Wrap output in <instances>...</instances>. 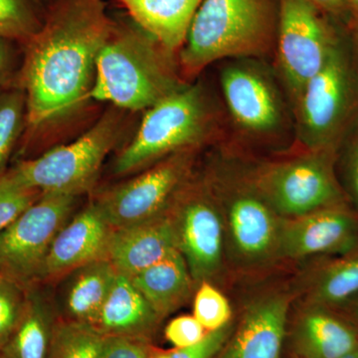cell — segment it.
I'll return each instance as SVG.
<instances>
[{
  "instance_id": "obj_1",
  "label": "cell",
  "mask_w": 358,
  "mask_h": 358,
  "mask_svg": "<svg viewBox=\"0 0 358 358\" xmlns=\"http://www.w3.org/2000/svg\"><path fill=\"white\" fill-rule=\"evenodd\" d=\"M103 0H55L24 44L17 85L27 100V128L62 121L90 99L99 52L115 28Z\"/></svg>"
},
{
  "instance_id": "obj_2",
  "label": "cell",
  "mask_w": 358,
  "mask_h": 358,
  "mask_svg": "<svg viewBox=\"0 0 358 358\" xmlns=\"http://www.w3.org/2000/svg\"><path fill=\"white\" fill-rule=\"evenodd\" d=\"M169 55L136 23L115 25L96 57L90 99L131 112L150 109L183 86Z\"/></svg>"
},
{
  "instance_id": "obj_3",
  "label": "cell",
  "mask_w": 358,
  "mask_h": 358,
  "mask_svg": "<svg viewBox=\"0 0 358 358\" xmlns=\"http://www.w3.org/2000/svg\"><path fill=\"white\" fill-rule=\"evenodd\" d=\"M271 0H202L179 50L186 76L215 61L267 51L274 33Z\"/></svg>"
},
{
  "instance_id": "obj_4",
  "label": "cell",
  "mask_w": 358,
  "mask_h": 358,
  "mask_svg": "<svg viewBox=\"0 0 358 358\" xmlns=\"http://www.w3.org/2000/svg\"><path fill=\"white\" fill-rule=\"evenodd\" d=\"M119 112L106 113L80 138L34 159H20L4 171L13 185L53 194L80 196L95 185L103 160L119 141Z\"/></svg>"
},
{
  "instance_id": "obj_5",
  "label": "cell",
  "mask_w": 358,
  "mask_h": 358,
  "mask_svg": "<svg viewBox=\"0 0 358 358\" xmlns=\"http://www.w3.org/2000/svg\"><path fill=\"white\" fill-rule=\"evenodd\" d=\"M207 124L208 114L199 87H181L147 110L136 136L115 159V173H134L193 147L204 138Z\"/></svg>"
},
{
  "instance_id": "obj_6",
  "label": "cell",
  "mask_w": 358,
  "mask_h": 358,
  "mask_svg": "<svg viewBox=\"0 0 358 358\" xmlns=\"http://www.w3.org/2000/svg\"><path fill=\"white\" fill-rule=\"evenodd\" d=\"M76 200L45 193L0 233V275L25 289L42 282L49 250L70 220Z\"/></svg>"
},
{
  "instance_id": "obj_7",
  "label": "cell",
  "mask_w": 358,
  "mask_h": 358,
  "mask_svg": "<svg viewBox=\"0 0 358 358\" xmlns=\"http://www.w3.org/2000/svg\"><path fill=\"white\" fill-rule=\"evenodd\" d=\"M278 21L280 67L298 101L338 43L320 9L310 0H280Z\"/></svg>"
},
{
  "instance_id": "obj_8",
  "label": "cell",
  "mask_w": 358,
  "mask_h": 358,
  "mask_svg": "<svg viewBox=\"0 0 358 358\" xmlns=\"http://www.w3.org/2000/svg\"><path fill=\"white\" fill-rule=\"evenodd\" d=\"M352 79L345 52L336 44L296 101L303 136L310 147L327 145L343 126L352 106Z\"/></svg>"
},
{
  "instance_id": "obj_9",
  "label": "cell",
  "mask_w": 358,
  "mask_h": 358,
  "mask_svg": "<svg viewBox=\"0 0 358 358\" xmlns=\"http://www.w3.org/2000/svg\"><path fill=\"white\" fill-rule=\"evenodd\" d=\"M185 155L176 154L141 176L103 193L96 200L113 229L162 214L186 174Z\"/></svg>"
},
{
  "instance_id": "obj_10",
  "label": "cell",
  "mask_w": 358,
  "mask_h": 358,
  "mask_svg": "<svg viewBox=\"0 0 358 358\" xmlns=\"http://www.w3.org/2000/svg\"><path fill=\"white\" fill-rule=\"evenodd\" d=\"M267 199L287 215H307L338 199L333 176L319 159H303L270 169L261 180Z\"/></svg>"
},
{
  "instance_id": "obj_11",
  "label": "cell",
  "mask_w": 358,
  "mask_h": 358,
  "mask_svg": "<svg viewBox=\"0 0 358 358\" xmlns=\"http://www.w3.org/2000/svg\"><path fill=\"white\" fill-rule=\"evenodd\" d=\"M113 231L96 202L90 203L59 231L45 261L42 282L61 279L74 268L108 259Z\"/></svg>"
},
{
  "instance_id": "obj_12",
  "label": "cell",
  "mask_w": 358,
  "mask_h": 358,
  "mask_svg": "<svg viewBox=\"0 0 358 358\" xmlns=\"http://www.w3.org/2000/svg\"><path fill=\"white\" fill-rule=\"evenodd\" d=\"M178 249L173 219L162 215L113 231L108 260L120 274L133 277Z\"/></svg>"
},
{
  "instance_id": "obj_13",
  "label": "cell",
  "mask_w": 358,
  "mask_h": 358,
  "mask_svg": "<svg viewBox=\"0 0 358 358\" xmlns=\"http://www.w3.org/2000/svg\"><path fill=\"white\" fill-rule=\"evenodd\" d=\"M357 239V224L350 214L324 208L285 225L280 246L285 255L298 258L319 253H345Z\"/></svg>"
},
{
  "instance_id": "obj_14",
  "label": "cell",
  "mask_w": 358,
  "mask_h": 358,
  "mask_svg": "<svg viewBox=\"0 0 358 358\" xmlns=\"http://www.w3.org/2000/svg\"><path fill=\"white\" fill-rule=\"evenodd\" d=\"M178 250L193 281L204 282L217 270L222 255V227L216 211L203 200L182 205L173 220Z\"/></svg>"
},
{
  "instance_id": "obj_15",
  "label": "cell",
  "mask_w": 358,
  "mask_h": 358,
  "mask_svg": "<svg viewBox=\"0 0 358 358\" xmlns=\"http://www.w3.org/2000/svg\"><path fill=\"white\" fill-rule=\"evenodd\" d=\"M224 98L238 124L252 131L277 126L280 109L270 85L254 71L230 67L221 77Z\"/></svg>"
},
{
  "instance_id": "obj_16",
  "label": "cell",
  "mask_w": 358,
  "mask_h": 358,
  "mask_svg": "<svg viewBox=\"0 0 358 358\" xmlns=\"http://www.w3.org/2000/svg\"><path fill=\"white\" fill-rule=\"evenodd\" d=\"M117 272L108 259L74 268L61 278L57 298L61 319L94 326Z\"/></svg>"
},
{
  "instance_id": "obj_17",
  "label": "cell",
  "mask_w": 358,
  "mask_h": 358,
  "mask_svg": "<svg viewBox=\"0 0 358 358\" xmlns=\"http://www.w3.org/2000/svg\"><path fill=\"white\" fill-rule=\"evenodd\" d=\"M46 284L26 289L24 306L1 358H49L54 331L60 315Z\"/></svg>"
},
{
  "instance_id": "obj_18",
  "label": "cell",
  "mask_w": 358,
  "mask_h": 358,
  "mask_svg": "<svg viewBox=\"0 0 358 358\" xmlns=\"http://www.w3.org/2000/svg\"><path fill=\"white\" fill-rule=\"evenodd\" d=\"M288 303L266 299L255 303L220 358H280L286 334Z\"/></svg>"
},
{
  "instance_id": "obj_19",
  "label": "cell",
  "mask_w": 358,
  "mask_h": 358,
  "mask_svg": "<svg viewBox=\"0 0 358 358\" xmlns=\"http://www.w3.org/2000/svg\"><path fill=\"white\" fill-rule=\"evenodd\" d=\"M160 320L131 280L117 273L93 327L106 336L150 341Z\"/></svg>"
},
{
  "instance_id": "obj_20",
  "label": "cell",
  "mask_w": 358,
  "mask_h": 358,
  "mask_svg": "<svg viewBox=\"0 0 358 358\" xmlns=\"http://www.w3.org/2000/svg\"><path fill=\"white\" fill-rule=\"evenodd\" d=\"M131 20L169 53L180 50L202 0H119Z\"/></svg>"
},
{
  "instance_id": "obj_21",
  "label": "cell",
  "mask_w": 358,
  "mask_h": 358,
  "mask_svg": "<svg viewBox=\"0 0 358 358\" xmlns=\"http://www.w3.org/2000/svg\"><path fill=\"white\" fill-rule=\"evenodd\" d=\"M129 279L160 319L182 305L192 293V277L178 249Z\"/></svg>"
},
{
  "instance_id": "obj_22",
  "label": "cell",
  "mask_w": 358,
  "mask_h": 358,
  "mask_svg": "<svg viewBox=\"0 0 358 358\" xmlns=\"http://www.w3.org/2000/svg\"><path fill=\"white\" fill-rule=\"evenodd\" d=\"M296 345L306 358H343L358 348L357 334L345 322L315 312L301 320Z\"/></svg>"
},
{
  "instance_id": "obj_23",
  "label": "cell",
  "mask_w": 358,
  "mask_h": 358,
  "mask_svg": "<svg viewBox=\"0 0 358 358\" xmlns=\"http://www.w3.org/2000/svg\"><path fill=\"white\" fill-rule=\"evenodd\" d=\"M229 222L235 243L246 255L266 253L277 236L272 213L263 202L252 197H241L233 202Z\"/></svg>"
},
{
  "instance_id": "obj_24",
  "label": "cell",
  "mask_w": 358,
  "mask_h": 358,
  "mask_svg": "<svg viewBox=\"0 0 358 358\" xmlns=\"http://www.w3.org/2000/svg\"><path fill=\"white\" fill-rule=\"evenodd\" d=\"M106 336L85 322L59 319L49 358H99Z\"/></svg>"
},
{
  "instance_id": "obj_25",
  "label": "cell",
  "mask_w": 358,
  "mask_h": 358,
  "mask_svg": "<svg viewBox=\"0 0 358 358\" xmlns=\"http://www.w3.org/2000/svg\"><path fill=\"white\" fill-rule=\"evenodd\" d=\"M27 128V100L24 91L13 87L0 93V176L15 145Z\"/></svg>"
},
{
  "instance_id": "obj_26",
  "label": "cell",
  "mask_w": 358,
  "mask_h": 358,
  "mask_svg": "<svg viewBox=\"0 0 358 358\" xmlns=\"http://www.w3.org/2000/svg\"><path fill=\"white\" fill-rule=\"evenodd\" d=\"M40 0H0V38L24 44L43 25Z\"/></svg>"
},
{
  "instance_id": "obj_27",
  "label": "cell",
  "mask_w": 358,
  "mask_h": 358,
  "mask_svg": "<svg viewBox=\"0 0 358 358\" xmlns=\"http://www.w3.org/2000/svg\"><path fill=\"white\" fill-rule=\"evenodd\" d=\"M358 293V255L331 266L317 285V300L338 303Z\"/></svg>"
},
{
  "instance_id": "obj_28",
  "label": "cell",
  "mask_w": 358,
  "mask_h": 358,
  "mask_svg": "<svg viewBox=\"0 0 358 358\" xmlns=\"http://www.w3.org/2000/svg\"><path fill=\"white\" fill-rule=\"evenodd\" d=\"M230 303L217 289L206 281L201 282L195 294L193 317L207 331H216L229 324Z\"/></svg>"
},
{
  "instance_id": "obj_29",
  "label": "cell",
  "mask_w": 358,
  "mask_h": 358,
  "mask_svg": "<svg viewBox=\"0 0 358 358\" xmlns=\"http://www.w3.org/2000/svg\"><path fill=\"white\" fill-rule=\"evenodd\" d=\"M25 296V289L0 275V352L20 320Z\"/></svg>"
},
{
  "instance_id": "obj_30",
  "label": "cell",
  "mask_w": 358,
  "mask_h": 358,
  "mask_svg": "<svg viewBox=\"0 0 358 358\" xmlns=\"http://www.w3.org/2000/svg\"><path fill=\"white\" fill-rule=\"evenodd\" d=\"M42 193L30 188L21 187L0 176V233L16 220Z\"/></svg>"
},
{
  "instance_id": "obj_31",
  "label": "cell",
  "mask_w": 358,
  "mask_h": 358,
  "mask_svg": "<svg viewBox=\"0 0 358 358\" xmlns=\"http://www.w3.org/2000/svg\"><path fill=\"white\" fill-rule=\"evenodd\" d=\"M232 324H227L216 331H209L197 345L186 348H174L169 352L157 350L150 358H214L227 343Z\"/></svg>"
},
{
  "instance_id": "obj_32",
  "label": "cell",
  "mask_w": 358,
  "mask_h": 358,
  "mask_svg": "<svg viewBox=\"0 0 358 358\" xmlns=\"http://www.w3.org/2000/svg\"><path fill=\"white\" fill-rule=\"evenodd\" d=\"M157 350L148 339L106 336L99 358H150Z\"/></svg>"
},
{
  "instance_id": "obj_33",
  "label": "cell",
  "mask_w": 358,
  "mask_h": 358,
  "mask_svg": "<svg viewBox=\"0 0 358 358\" xmlns=\"http://www.w3.org/2000/svg\"><path fill=\"white\" fill-rule=\"evenodd\" d=\"M207 331L193 315H180L166 327V338L176 348L197 345L206 336Z\"/></svg>"
},
{
  "instance_id": "obj_34",
  "label": "cell",
  "mask_w": 358,
  "mask_h": 358,
  "mask_svg": "<svg viewBox=\"0 0 358 358\" xmlns=\"http://www.w3.org/2000/svg\"><path fill=\"white\" fill-rule=\"evenodd\" d=\"M18 42L0 38V93L16 87L22 61L16 48Z\"/></svg>"
},
{
  "instance_id": "obj_35",
  "label": "cell",
  "mask_w": 358,
  "mask_h": 358,
  "mask_svg": "<svg viewBox=\"0 0 358 358\" xmlns=\"http://www.w3.org/2000/svg\"><path fill=\"white\" fill-rule=\"evenodd\" d=\"M350 185L355 199L358 203V136L353 145L350 164Z\"/></svg>"
},
{
  "instance_id": "obj_36",
  "label": "cell",
  "mask_w": 358,
  "mask_h": 358,
  "mask_svg": "<svg viewBox=\"0 0 358 358\" xmlns=\"http://www.w3.org/2000/svg\"><path fill=\"white\" fill-rule=\"evenodd\" d=\"M320 10L327 11L331 13H343L346 7L345 0H310Z\"/></svg>"
},
{
  "instance_id": "obj_37",
  "label": "cell",
  "mask_w": 358,
  "mask_h": 358,
  "mask_svg": "<svg viewBox=\"0 0 358 358\" xmlns=\"http://www.w3.org/2000/svg\"><path fill=\"white\" fill-rule=\"evenodd\" d=\"M343 358H358V348L357 350H353V352L348 353L345 357Z\"/></svg>"
},
{
  "instance_id": "obj_38",
  "label": "cell",
  "mask_w": 358,
  "mask_h": 358,
  "mask_svg": "<svg viewBox=\"0 0 358 358\" xmlns=\"http://www.w3.org/2000/svg\"><path fill=\"white\" fill-rule=\"evenodd\" d=\"M346 4H350L358 10V0H345Z\"/></svg>"
},
{
  "instance_id": "obj_39",
  "label": "cell",
  "mask_w": 358,
  "mask_h": 358,
  "mask_svg": "<svg viewBox=\"0 0 358 358\" xmlns=\"http://www.w3.org/2000/svg\"><path fill=\"white\" fill-rule=\"evenodd\" d=\"M357 49H358V28H357Z\"/></svg>"
},
{
  "instance_id": "obj_40",
  "label": "cell",
  "mask_w": 358,
  "mask_h": 358,
  "mask_svg": "<svg viewBox=\"0 0 358 358\" xmlns=\"http://www.w3.org/2000/svg\"><path fill=\"white\" fill-rule=\"evenodd\" d=\"M357 317H358V307H357Z\"/></svg>"
},
{
  "instance_id": "obj_41",
  "label": "cell",
  "mask_w": 358,
  "mask_h": 358,
  "mask_svg": "<svg viewBox=\"0 0 358 358\" xmlns=\"http://www.w3.org/2000/svg\"><path fill=\"white\" fill-rule=\"evenodd\" d=\"M0 358H1V357H0Z\"/></svg>"
}]
</instances>
